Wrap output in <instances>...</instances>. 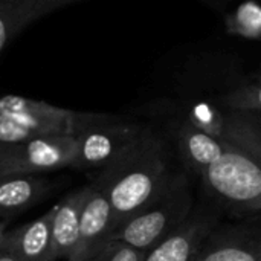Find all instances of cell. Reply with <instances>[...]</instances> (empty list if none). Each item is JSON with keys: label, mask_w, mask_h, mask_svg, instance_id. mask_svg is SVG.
I'll list each match as a JSON object with an SVG mask.
<instances>
[{"label": "cell", "mask_w": 261, "mask_h": 261, "mask_svg": "<svg viewBox=\"0 0 261 261\" xmlns=\"http://www.w3.org/2000/svg\"><path fill=\"white\" fill-rule=\"evenodd\" d=\"M171 173L170 154L164 139L144 128L130 148L99 170L92 187L107 199L118 231L124 222L158 194Z\"/></svg>", "instance_id": "cell-1"}, {"label": "cell", "mask_w": 261, "mask_h": 261, "mask_svg": "<svg viewBox=\"0 0 261 261\" xmlns=\"http://www.w3.org/2000/svg\"><path fill=\"white\" fill-rule=\"evenodd\" d=\"M193 205L194 197L187 174L173 171L158 194L118 228L113 240L150 251L190 217Z\"/></svg>", "instance_id": "cell-2"}, {"label": "cell", "mask_w": 261, "mask_h": 261, "mask_svg": "<svg viewBox=\"0 0 261 261\" xmlns=\"http://www.w3.org/2000/svg\"><path fill=\"white\" fill-rule=\"evenodd\" d=\"M261 164L228 145L200 176L208 194L222 208L258 213L261 208Z\"/></svg>", "instance_id": "cell-3"}, {"label": "cell", "mask_w": 261, "mask_h": 261, "mask_svg": "<svg viewBox=\"0 0 261 261\" xmlns=\"http://www.w3.org/2000/svg\"><path fill=\"white\" fill-rule=\"evenodd\" d=\"M138 122L118 121L107 115L75 112L72 135L76 139L73 168L101 170L118 159L141 136Z\"/></svg>", "instance_id": "cell-4"}, {"label": "cell", "mask_w": 261, "mask_h": 261, "mask_svg": "<svg viewBox=\"0 0 261 261\" xmlns=\"http://www.w3.org/2000/svg\"><path fill=\"white\" fill-rule=\"evenodd\" d=\"M73 110L18 95L0 96V144L15 145L47 135H72Z\"/></svg>", "instance_id": "cell-5"}, {"label": "cell", "mask_w": 261, "mask_h": 261, "mask_svg": "<svg viewBox=\"0 0 261 261\" xmlns=\"http://www.w3.org/2000/svg\"><path fill=\"white\" fill-rule=\"evenodd\" d=\"M75 158L76 139L73 135L38 136L12 145L0 176L38 174L73 167Z\"/></svg>", "instance_id": "cell-6"}, {"label": "cell", "mask_w": 261, "mask_h": 261, "mask_svg": "<svg viewBox=\"0 0 261 261\" xmlns=\"http://www.w3.org/2000/svg\"><path fill=\"white\" fill-rule=\"evenodd\" d=\"M191 261H261L258 225H217L199 245Z\"/></svg>", "instance_id": "cell-7"}, {"label": "cell", "mask_w": 261, "mask_h": 261, "mask_svg": "<svg viewBox=\"0 0 261 261\" xmlns=\"http://www.w3.org/2000/svg\"><path fill=\"white\" fill-rule=\"evenodd\" d=\"M115 231L113 213L107 199L92 187V193L81 211L76 246L67 261L95 258L110 242H113Z\"/></svg>", "instance_id": "cell-8"}, {"label": "cell", "mask_w": 261, "mask_h": 261, "mask_svg": "<svg viewBox=\"0 0 261 261\" xmlns=\"http://www.w3.org/2000/svg\"><path fill=\"white\" fill-rule=\"evenodd\" d=\"M219 225L210 208H199L168 237L147 251L142 261H191L202 240Z\"/></svg>", "instance_id": "cell-9"}, {"label": "cell", "mask_w": 261, "mask_h": 261, "mask_svg": "<svg viewBox=\"0 0 261 261\" xmlns=\"http://www.w3.org/2000/svg\"><path fill=\"white\" fill-rule=\"evenodd\" d=\"M90 193L92 187L80 188L50 210V237L55 260L67 261L72 255L78 240L81 211Z\"/></svg>", "instance_id": "cell-10"}, {"label": "cell", "mask_w": 261, "mask_h": 261, "mask_svg": "<svg viewBox=\"0 0 261 261\" xmlns=\"http://www.w3.org/2000/svg\"><path fill=\"white\" fill-rule=\"evenodd\" d=\"M5 246L17 261H57L50 237V210L41 217L6 232Z\"/></svg>", "instance_id": "cell-11"}, {"label": "cell", "mask_w": 261, "mask_h": 261, "mask_svg": "<svg viewBox=\"0 0 261 261\" xmlns=\"http://www.w3.org/2000/svg\"><path fill=\"white\" fill-rule=\"evenodd\" d=\"M83 0H0V52L34 20Z\"/></svg>", "instance_id": "cell-12"}, {"label": "cell", "mask_w": 261, "mask_h": 261, "mask_svg": "<svg viewBox=\"0 0 261 261\" xmlns=\"http://www.w3.org/2000/svg\"><path fill=\"white\" fill-rule=\"evenodd\" d=\"M177 145L185 167L199 177L228 147L223 141L194 127L188 119L179 127Z\"/></svg>", "instance_id": "cell-13"}, {"label": "cell", "mask_w": 261, "mask_h": 261, "mask_svg": "<svg viewBox=\"0 0 261 261\" xmlns=\"http://www.w3.org/2000/svg\"><path fill=\"white\" fill-rule=\"evenodd\" d=\"M49 184L35 174L0 176V220L32 206L47 193Z\"/></svg>", "instance_id": "cell-14"}, {"label": "cell", "mask_w": 261, "mask_h": 261, "mask_svg": "<svg viewBox=\"0 0 261 261\" xmlns=\"http://www.w3.org/2000/svg\"><path fill=\"white\" fill-rule=\"evenodd\" d=\"M220 141L249 154L261 164V125L258 113L223 109Z\"/></svg>", "instance_id": "cell-15"}, {"label": "cell", "mask_w": 261, "mask_h": 261, "mask_svg": "<svg viewBox=\"0 0 261 261\" xmlns=\"http://www.w3.org/2000/svg\"><path fill=\"white\" fill-rule=\"evenodd\" d=\"M226 28L229 34L258 40L261 35V9L255 0H248L237 6V9L228 15Z\"/></svg>", "instance_id": "cell-16"}, {"label": "cell", "mask_w": 261, "mask_h": 261, "mask_svg": "<svg viewBox=\"0 0 261 261\" xmlns=\"http://www.w3.org/2000/svg\"><path fill=\"white\" fill-rule=\"evenodd\" d=\"M219 107L236 112H255L261 110V90L258 83L245 84L229 90L217 98Z\"/></svg>", "instance_id": "cell-17"}, {"label": "cell", "mask_w": 261, "mask_h": 261, "mask_svg": "<svg viewBox=\"0 0 261 261\" xmlns=\"http://www.w3.org/2000/svg\"><path fill=\"white\" fill-rule=\"evenodd\" d=\"M188 121L202 132L220 139L223 127V109L205 101H199L191 107Z\"/></svg>", "instance_id": "cell-18"}, {"label": "cell", "mask_w": 261, "mask_h": 261, "mask_svg": "<svg viewBox=\"0 0 261 261\" xmlns=\"http://www.w3.org/2000/svg\"><path fill=\"white\" fill-rule=\"evenodd\" d=\"M145 254L147 251L132 248L119 240H113L101 251V254L96 255V261H142Z\"/></svg>", "instance_id": "cell-19"}, {"label": "cell", "mask_w": 261, "mask_h": 261, "mask_svg": "<svg viewBox=\"0 0 261 261\" xmlns=\"http://www.w3.org/2000/svg\"><path fill=\"white\" fill-rule=\"evenodd\" d=\"M11 148H12V145L0 144V170H2V167L5 165L6 159H8V156H9V153H11Z\"/></svg>", "instance_id": "cell-20"}, {"label": "cell", "mask_w": 261, "mask_h": 261, "mask_svg": "<svg viewBox=\"0 0 261 261\" xmlns=\"http://www.w3.org/2000/svg\"><path fill=\"white\" fill-rule=\"evenodd\" d=\"M0 261H17L14 258V255L8 251V248L3 245L2 251H0Z\"/></svg>", "instance_id": "cell-21"}, {"label": "cell", "mask_w": 261, "mask_h": 261, "mask_svg": "<svg viewBox=\"0 0 261 261\" xmlns=\"http://www.w3.org/2000/svg\"><path fill=\"white\" fill-rule=\"evenodd\" d=\"M5 239H6V223L0 220V251L5 245Z\"/></svg>", "instance_id": "cell-22"}, {"label": "cell", "mask_w": 261, "mask_h": 261, "mask_svg": "<svg viewBox=\"0 0 261 261\" xmlns=\"http://www.w3.org/2000/svg\"><path fill=\"white\" fill-rule=\"evenodd\" d=\"M89 261H96V257H95V258H92V260H89Z\"/></svg>", "instance_id": "cell-23"}]
</instances>
